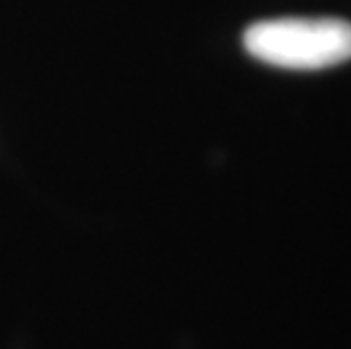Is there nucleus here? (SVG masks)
<instances>
[{
  "instance_id": "obj_1",
  "label": "nucleus",
  "mask_w": 351,
  "mask_h": 349,
  "mask_svg": "<svg viewBox=\"0 0 351 349\" xmlns=\"http://www.w3.org/2000/svg\"><path fill=\"white\" fill-rule=\"evenodd\" d=\"M243 48L276 69L322 71L351 59V23L335 16L258 21L243 32Z\"/></svg>"
}]
</instances>
